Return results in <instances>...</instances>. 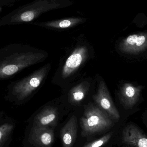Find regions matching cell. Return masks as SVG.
<instances>
[{
	"label": "cell",
	"instance_id": "1",
	"mask_svg": "<svg viewBox=\"0 0 147 147\" xmlns=\"http://www.w3.org/2000/svg\"><path fill=\"white\" fill-rule=\"evenodd\" d=\"M46 56L19 44L0 49V79L11 78L24 69L41 62Z\"/></svg>",
	"mask_w": 147,
	"mask_h": 147
},
{
	"label": "cell",
	"instance_id": "2",
	"mask_svg": "<svg viewBox=\"0 0 147 147\" xmlns=\"http://www.w3.org/2000/svg\"><path fill=\"white\" fill-rule=\"evenodd\" d=\"M50 66L45 65L30 75L12 82L8 86L7 100L16 105L24 103L42 83Z\"/></svg>",
	"mask_w": 147,
	"mask_h": 147
},
{
	"label": "cell",
	"instance_id": "3",
	"mask_svg": "<svg viewBox=\"0 0 147 147\" xmlns=\"http://www.w3.org/2000/svg\"><path fill=\"white\" fill-rule=\"evenodd\" d=\"M80 123L81 135L84 137L104 132L113 125V121L108 114L91 103L86 107Z\"/></svg>",
	"mask_w": 147,
	"mask_h": 147
},
{
	"label": "cell",
	"instance_id": "4",
	"mask_svg": "<svg viewBox=\"0 0 147 147\" xmlns=\"http://www.w3.org/2000/svg\"><path fill=\"white\" fill-rule=\"evenodd\" d=\"M120 51L128 54H138L147 49V31L138 32L124 38L119 45Z\"/></svg>",
	"mask_w": 147,
	"mask_h": 147
},
{
	"label": "cell",
	"instance_id": "5",
	"mask_svg": "<svg viewBox=\"0 0 147 147\" xmlns=\"http://www.w3.org/2000/svg\"><path fill=\"white\" fill-rule=\"evenodd\" d=\"M96 103L105 111L110 117L119 120L120 114L114 105L109 90L103 80H100L97 92L93 96Z\"/></svg>",
	"mask_w": 147,
	"mask_h": 147
},
{
	"label": "cell",
	"instance_id": "6",
	"mask_svg": "<svg viewBox=\"0 0 147 147\" xmlns=\"http://www.w3.org/2000/svg\"><path fill=\"white\" fill-rule=\"evenodd\" d=\"M53 130L49 127H32L28 142L36 147H51L54 142Z\"/></svg>",
	"mask_w": 147,
	"mask_h": 147
},
{
	"label": "cell",
	"instance_id": "7",
	"mask_svg": "<svg viewBox=\"0 0 147 147\" xmlns=\"http://www.w3.org/2000/svg\"><path fill=\"white\" fill-rule=\"evenodd\" d=\"M88 56V49L86 47L76 48L65 63L62 69V78H66L71 76L86 61Z\"/></svg>",
	"mask_w": 147,
	"mask_h": 147
},
{
	"label": "cell",
	"instance_id": "8",
	"mask_svg": "<svg viewBox=\"0 0 147 147\" xmlns=\"http://www.w3.org/2000/svg\"><path fill=\"white\" fill-rule=\"evenodd\" d=\"M143 88L142 86H136L130 83L123 85L119 92V98L125 109H132L136 104Z\"/></svg>",
	"mask_w": 147,
	"mask_h": 147
},
{
	"label": "cell",
	"instance_id": "9",
	"mask_svg": "<svg viewBox=\"0 0 147 147\" xmlns=\"http://www.w3.org/2000/svg\"><path fill=\"white\" fill-rule=\"evenodd\" d=\"M122 142L134 147H147V137L137 126L129 124L122 132Z\"/></svg>",
	"mask_w": 147,
	"mask_h": 147
},
{
	"label": "cell",
	"instance_id": "10",
	"mask_svg": "<svg viewBox=\"0 0 147 147\" xmlns=\"http://www.w3.org/2000/svg\"><path fill=\"white\" fill-rule=\"evenodd\" d=\"M58 112L57 109L51 106H46L34 118L33 127H55L57 123Z\"/></svg>",
	"mask_w": 147,
	"mask_h": 147
},
{
	"label": "cell",
	"instance_id": "11",
	"mask_svg": "<svg viewBox=\"0 0 147 147\" xmlns=\"http://www.w3.org/2000/svg\"><path fill=\"white\" fill-rule=\"evenodd\" d=\"M78 120L75 116L71 117L61 129L60 136L63 147H73L77 138Z\"/></svg>",
	"mask_w": 147,
	"mask_h": 147
},
{
	"label": "cell",
	"instance_id": "12",
	"mask_svg": "<svg viewBox=\"0 0 147 147\" xmlns=\"http://www.w3.org/2000/svg\"><path fill=\"white\" fill-rule=\"evenodd\" d=\"M90 87V84L86 81L82 82L74 86L70 90L69 99L72 104H78L84 98Z\"/></svg>",
	"mask_w": 147,
	"mask_h": 147
},
{
	"label": "cell",
	"instance_id": "13",
	"mask_svg": "<svg viewBox=\"0 0 147 147\" xmlns=\"http://www.w3.org/2000/svg\"><path fill=\"white\" fill-rule=\"evenodd\" d=\"M14 128L13 124L5 123L0 126V147L4 146Z\"/></svg>",
	"mask_w": 147,
	"mask_h": 147
},
{
	"label": "cell",
	"instance_id": "14",
	"mask_svg": "<svg viewBox=\"0 0 147 147\" xmlns=\"http://www.w3.org/2000/svg\"><path fill=\"white\" fill-rule=\"evenodd\" d=\"M113 134V132H111L100 139L96 140L90 143L85 145L83 147H102L109 142Z\"/></svg>",
	"mask_w": 147,
	"mask_h": 147
},
{
	"label": "cell",
	"instance_id": "15",
	"mask_svg": "<svg viewBox=\"0 0 147 147\" xmlns=\"http://www.w3.org/2000/svg\"><path fill=\"white\" fill-rule=\"evenodd\" d=\"M73 25V23L69 20H64L61 21L57 24H51V26L55 27L60 28H67Z\"/></svg>",
	"mask_w": 147,
	"mask_h": 147
},
{
	"label": "cell",
	"instance_id": "16",
	"mask_svg": "<svg viewBox=\"0 0 147 147\" xmlns=\"http://www.w3.org/2000/svg\"><path fill=\"white\" fill-rule=\"evenodd\" d=\"M1 10H2L1 7H0V13H1Z\"/></svg>",
	"mask_w": 147,
	"mask_h": 147
},
{
	"label": "cell",
	"instance_id": "17",
	"mask_svg": "<svg viewBox=\"0 0 147 147\" xmlns=\"http://www.w3.org/2000/svg\"><path fill=\"white\" fill-rule=\"evenodd\" d=\"M126 147H133L130 146H126Z\"/></svg>",
	"mask_w": 147,
	"mask_h": 147
}]
</instances>
